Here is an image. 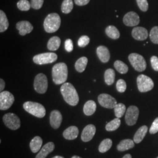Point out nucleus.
I'll return each mask as SVG.
<instances>
[{
    "label": "nucleus",
    "instance_id": "nucleus-1",
    "mask_svg": "<svg viewBox=\"0 0 158 158\" xmlns=\"http://www.w3.org/2000/svg\"><path fill=\"white\" fill-rule=\"evenodd\" d=\"M60 92L64 101L72 106H76L79 103L78 93L73 85L64 83L60 87Z\"/></svg>",
    "mask_w": 158,
    "mask_h": 158
},
{
    "label": "nucleus",
    "instance_id": "nucleus-2",
    "mask_svg": "<svg viewBox=\"0 0 158 158\" xmlns=\"http://www.w3.org/2000/svg\"><path fill=\"white\" fill-rule=\"evenodd\" d=\"M68 76V66L64 63H57L52 68V79L55 84L64 83Z\"/></svg>",
    "mask_w": 158,
    "mask_h": 158
},
{
    "label": "nucleus",
    "instance_id": "nucleus-3",
    "mask_svg": "<svg viewBox=\"0 0 158 158\" xmlns=\"http://www.w3.org/2000/svg\"><path fill=\"white\" fill-rule=\"evenodd\" d=\"M61 23L60 17L56 13H52L46 17L44 27L46 32L53 33L60 28Z\"/></svg>",
    "mask_w": 158,
    "mask_h": 158
},
{
    "label": "nucleus",
    "instance_id": "nucleus-4",
    "mask_svg": "<svg viewBox=\"0 0 158 158\" xmlns=\"http://www.w3.org/2000/svg\"><path fill=\"white\" fill-rule=\"evenodd\" d=\"M23 107L27 112L36 117L41 118L45 116V108L41 104L38 102H25L23 105Z\"/></svg>",
    "mask_w": 158,
    "mask_h": 158
},
{
    "label": "nucleus",
    "instance_id": "nucleus-5",
    "mask_svg": "<svg viewBox=\"0 0 158 158\" xmlns=\"http://www.w3.org/2000/svg\"><path fill=\"white\" fill-rule=\"evenodd\" d=\"M129 61L132 66L136 71L141 72L144 71L147 68V62L144 57L135 53H131L128 56Z\"/></svg>",
    "mask_w": 158,
    "mask_h": 158
},
{
    "label": "nucleus",
    "instance_id": "nucleus-6",
    "mask_svg": "<svg viewBox=\"0 0 158 158\" xmlns=\"http://www.w3.org/2000/svg\"><path fill=\"white\" fill-rule=\"evenodd\" d=\"M138 89L141 93L151 90L154 87V83L149 77L144 74L138 76L136 79Z\"/></svg>",
    "mask_w": 158,
    "mask_h": 158
},
{
    "label": "nucleus",
    "instance_id": "nucleus-7",
    "mask_svg": "<svg viewBox=\"0 0 158 158\" xmlns=\"http://www.w3.org/2000/svg\"><path fill=\"white\" fill-rule=\"evenodd\" d=\"M34 89L40 94H44L48 87V81L46 76L40 73L36 75L34 80Z\"/></svg>",
    "mask_w": 158,
    "mask_h": 158
},
{
    "label": "nucleus",
    "instance_id": "nucleus-8",
    "mask_svg": "<svg viewBox=\"0 0 158 158\" xmlns=\"http://www.w3.org/2000/svg\"><path fill=\"white\" fill-rule=\"evenodd\" d=\"M3 122L7 128L11 130H17L21 127V121L16 114L7 113L3 117Z\"/></svg>",
    "mask_w": 158,
    "mask_h": 158
},
{
    "label": "nucleus",
    "instance_id": "nucleus-9",
    "mask_svg": "<svg viewBox=\"0 0 158 158\" xmlns=\"http://www.w3.org/2000/svg\"><path fill=\"white\" fill-rule=\"evenodd\" d=\"M57 59V55L55 53H44L35 55L33 57L34 62L37 64H46L55 62Z\"/></svg>",
    "mask_w": 158,
    "mask_h": 158
},
{
    "label": "nucleus",
    "instance_id": "nucleus-10",
    "mask_svg": "<svg viewBox=\"0 0 158 158\" xmlns=\"http://www.w3.org/2000/svg\"><path fill=\"white\" fill-rule=\"evenodd\" d=\"M15 101L13 94L8 91H2L0 93V110H7L11 107Z\"/></svg>",
    "mask_w": 158,
    "mask_h": 158
},
{
    "label": "nucleus",
    "instance_id": "nucleus-11",
    "mask_svg": "<svg viewBox=\"0 0 158 158\" xmlns=\"http://www.w3.org/2000/svg\"><path fill=\"white\" fill-rule=\"evenodd\" d=\"M139 111L137 107L131 106L128 107L125 114V122L127 124L132 126L135 124L139 117Z\"/></svg>",
    "mask_w": 158,
    "mask_h": 158
},
{
    "label": "nucleus",
    "instance_id": "nucleus-12",
    "mask_svg": "<svg viewBox=\"0 0 158 158\" xmlns=\"http://www.w3.org/2000/svg\"><path fill=\"white\" fill-rule=\"evenodd\" d=\"M99 104L103 107L112 109L117 105V100L112 96L108 94H101L98 97Z\"/></svg>",
    "mask_w": 158,
    "mask_h": 158
},
{
    "label": "nucleus",
    "instance_id": "nucleus-13",
    "mask_svg": "<svg viewBox=\"0 0 158 158\" xmlns=\"http://www.w3.org/2000/svg\"><path fill=\"white\" fill-rule=\"evenodd\" d=\"M123 23L127 27L137 26L140 23V18L135 12H129L123 18Z\"/></svg>",
    "mask_w": 158,
    "mask_h": 158
},
{
    "label": "nucleus",
    "instance_id": "nucleus-14",
    "mask_svg": "<svg viewBox=\"0 0 158 158\" xmlns=\"http://www.w3.org/2000/svg\"><path fill=\"white\" fill-rule=\"evenodd\" d=\"M96 132V127L94 125L89 124L87 125L82 131L81 135V140L85 142L90 141L93 138Z\"/></svg>",
    "mask_w": 158,
    "mask_h": 158
},
{
    "label": "nucleus",
    "instance_id": "nucleus-15",
    "mask_svg": "<svg viewBox=\"0 0 158 158\" xmlns=\"http://www.w3.org/2000/svg\"><path fill=\"white\" fill-rule=\"evenodd\" d=\"M62 115L58 110L52 111L50 115V124L53 129H58L62 122Z\"/></svg>",
    "mask_w": 158,
    "mask_h": 158
},
{
    "label": "nucleus",
    "instance_id": "nucleus-16",
    "mask_svg": "<svg viewBox=\"0 0 158 158\" xmlns=\"http://www.w3.org/2000/svg\"><path fill=\"white\" fill-rule=\"evenodd\" d=\"M16 28L19 31V35L24 36L31 33L34 29V27L29 21H22L17 23Z\"/></svg>",
    "mask_w": 158,
    "mask_h": 158
},
{
    "label": "nucleus",
    "instance_id": "nucleus-17",
    "mask_svg": "<svg viewBox=\"0 0 158 158\" xmlns=\"http://www.w3.org/2000/svg\"><path fill=\"white\" fill-rule=\"evenodd\" d=\"M132 36L137 40H147L148 36V32L147 29L143 27H136L132 29Z\"/></svg>",
    "mask_w": 158,
    "mask_h": 158
},
{
    "label": "nucleus",
    "instance_id": "nucleus-18",
    "mask_svg": "<svg viewBox=\"0 0 158 158\" xmlns=\"http://www.w3.org/2000/svg\"><path fill=\"white\" fill-rule=\"evenodd\" d=\"M97 55L102 63H107L110 59V53L107 47L100 46L97 49Z\"/></svg>",
    "mask_w": 158,
    "mask_h": 158
},
{
    "label": "nucleus",
    "instance_id": "nucleus-19",
    "mask_svg": "<svg viewBox=\"0 0 158 158\" xmlns=\"http://www.w3.org/2000/svg\"><path fill=\"white\" fill-rule=\"evenodd\" d=\"M79 132V129L77 127L71 126L64 130L63 136L66 139L74 140L77 138Z\"/></svg>",
    "mask_w": 158,
    "mask_h": 158
},
{
    "label": "nucleus",
    "instance_id": "nucleus-20",
    "mask_svg": "<svg viewBox=\"0 0 158 158\" xmlns=\"http://www.w3.org/2000/svg\"><path fill=\"white\" fill-rule=\"evenodd\" d=\"M55 149V144L53 142H49L45 144L40 150L35 158H46Z\"/></svg>",
    "mask_w": 158,
    "mask_h": 158
},
{
    "label": "nucleus",
    "instance_id": "nucleus-21",
    "mask_svg": "<svg viewBox=\"0 0 158 158\" xmlns=\"http://www.w3.org/2000/svg\"><path fill=\"white\" fill-rule=\"evenodd\" d=\"M134 146H135V144H134V141L130 139H126L120 142L117 145V148L119 151L124 152L133 148Z\"/></svg>",
    "mask_w": 158,
    "mask_h": 158
},
{
    "label": "nucleus",
    "instance_id": "nucleus-22",
    "mask_svg": "<svg viewBox=\"0 0 158 158\" xmlns=\"http://www.w3.org/2000/svg\"><path fill=\"white\" fill-rule=\"evenodd\" d=\"M42 143H43V140L40 136H36L34 137L30 142V145H29L32 152L33 153L38 152L40 151V149L41 148Z\"/></svg>",
    "mask_w": 158,
    "mask_h": 158
},
{
    "label": "nucleus",
    "instance_id": "nucleus-23",
    "mask_svg": "<svg viewBox=\"0 0 158 158\" xmlns=\"http://www.w3.org/2000/svg\"><path fill=\"white\" fill-rule=\"evenodd\" d=\"M148 127L146 125L142 126L136 132L134 136V141L136 143H139L143 139L144 137L147 134Z\"/></svg>",
    "mask_w": 158,
    "mask_h": 158
},
{
    "label": "nucleus",
    "instance_id": "nucleus-24",
    "mask_svg": "<svg viewBox=\"0 0 158 158\" xmlns=\"http://www.w3.org/2000/svg\"><path fill=\"white\" fill-rule=\"evenodd\" d=\"M97 108L96 102L93 100H89L85 103L83 107V112L87 116H90L95 113Z\"/></svg>",
    "mask_w": 158,
    "mask_h": 158
},
{
    "label": "nucleus",
    "instance_id": "nucleus-25",
    "mask_svg": "<svg viewBox=\"0 0 158 158\" xmlns=\"http://www.w3.org/2000/svg\"><path fill=\"white\" fill-rule=\"evenodd\" d=\"M61 44V40L58 36H53L48 42V49L51 51L57 50Z\"/></svg>",
    "mask_w": 158,
    "mask_h": 158
},
{
    "label": "nucleus",
    "instance_id": "nucleus-26",
    "mask_svg": "<svg viewBox=\"0 0 158 158\" xmlns=\"http://www.w3.org/2000/svg\"><path fill=\"white\" fill-rule=\"evenodd\" d=\"M87 63H88V59L86 57H81L79 58V59L76 61L74 65L76 70L79 73L83 72L87 66Z\"/></svg>",
    "mask_w": 158,
    "mask_h": 158
},
{
    "label": "nucleus",
    "instance_id": "nucleus-27",
    "mask_svg": "<svg viewBox=\"0 0 158 158\" xmlns=\"http://www.w3.org/2000/svg\"><path fill=\"white\" fill-rule=\"evenodd\" d=\"M106 33L109 38L113 40H117L120 36V33L118 29L113 25H110L106 28Z\"/></svg>",
    "mask_w": 158,
    "mask_h": 158
},
{
    "label": "nucleus",
    "instance_id": "nucleus-28",
    "mask_svg": "<svg viewBox=\"0 0 158 158\" xmlns=\"http://www.w3.org/2000/svg\"><path fill=\"white\" fill-rule=\"evenodd\" d=\"M115 73L114 70L112 69H108L106 70L104 73V80L105 82L108 85H113L115 81Z\"/></svg>",
    "mask_w": 158,
    "mask_h": 158
},
{
    "label": "nucleus",
    "instance_id": "nucleus-29",
    "mask_svg": "<svg viewBox=\"0 0 158 158\" xmlns=\"http://www.w3.org/2000/svg\"><path fill=\"white\" fill-rule=\"evenodd\" d=\"M9 27V23L5 12L0 11V32H5Z\"/></svg>",
    "mask_w": 158,
    "mask_h": 158
},
{
    "label": "nucleus",
    "instance_id": "nucleus-30",
    "mask_svg": "<svg viewBox=\"0 0 158 158\" xmlns=\"http://www.w3.org/2000/svg\"><path fill=\"white\" fill-rule=\"evenodd\" d=\"M113 145V141L110 139H104L100 144L98 147L99 152L101 153H105L108 151Z\"/></svg>",
    "mask_w": 158,
    "mask_h": 158
},
{
    "label": "nucleus",
    "instance_id": "nucleus-31",
    "mask_svg": "<svg viewBox=\"0 0 158 158\" xmlns=\"http://www.w3.org/2000/svg\"><path fill=\"white\" fill-rule=\"evenodd\" d=\"M114 68L119 73L126 74L128 71V66L121 60H116L114 64Z\"/></svg>",
    "mask_w": 158,
    "mask_h": 158
},
{
    "label": "nucleus",
    "instance_id": "nucleus-32",
    "mask_svg": "<svg viewBox=\"0 0 158 158\" xmlns=\"http://www.w3.org/2000/svg\"><path fill=\"white\" fill-rule=\"evenodd\" d=\"M73 8L72 0H64L61 6V10L64 14H69Z\"/></svg>",
    "mask_w": 158,
    "mask_h": 158
},
{
    "label": "nucleus",
    "instance_id": "nucleus-33",
    "mask_svg": "<svg viewBox=\"0 0 158 158\" xmlns=\"http://www.w3.org/2000/svg\"><path fill=\"white\" fill-rule=\"evenodd\" d=\"M121 125V120L119 118L114 119L107 123L106 126V129L107 131H114L117 130Z\"/></svg>",
    "mask_w": 158,
    "mask_h": 158
},
{
    "label": "nucleus",
    "instance_id": "nucleus-34",
    "mask_svg": "<svg viewBox=\"0 0 158 158\" xmlns=\"http://www.w3.org/2000/svg\"><path fill=\"white\" fill-rule=\"evenodd\" d=\"M126 112V107L124 104L119 103L114 107V113L117 118H121Z\"/></svg>",
    "mask_w": 158,
    "mask_h": 158
},
{
    "label": "nucleus",
    "instance_id": "nucleus-35",
    "mask_svg": "<svg viewBox=\"0 0 158 158\" xmlns=\"http://www.w3.org/2000/svg\"><path fill=\"white\" fill-rule=\"evenodd\" d=\"M18 8L23 11H27L30 10L31 6L28 0H19L17 2Z\"/></svg>",
    "mask_w": 158,
    "mask_h": 158
},
{
    "label": "nucleus",
    "instance_id": "nucleus-36",
    "mask_svg": "<svg viewBox=\"0 0 158 158\" xmlns=\"http://www.w3.org/2000/svg\"><path fill=\"white\" fill-rule=\"evenodd\" d=\"M149 37L152 42L155 44H158V27H154L152 28L149 34Z\"/></svg>",
    "mask_w": 158,
    "mask_h": 158
},
{
    "label": "nucleus",
    "instance_id": "nucleus-37",
    "mask_svg": "<svg viewBox=\"0 0 158 158\" xmlns=\"http://www.w3.org/2000/svg\"><path fill=\"white\" fill-rule=\"evenodd\" d=\"M116 88L119 93H124L127 89V84L123 79H119L116 84Z\"/></svg>",
    "mask_w": 158,
    "mask_h": 158
},
{
    "label": "nucleus",
    "instance_id": "nucleus-38",
    "mask_svg": "<svg viewBox=\"0 0 158 158\" xmlns=\"http://www.w3.org/2000/svg\"><path fill=\"white\" fill-rule=\"evenodd\" d=\"M90 42V38L86 35L81 36L78 40V46L80 48H84Z\"/></svg>",
    "mask_w": 158,
    "mask_h": 158
},
{
    "label": "nucleus",
    "instance_id": "nucleus-39",
    "mask_svg": "<svg viewBox=\"0 0 158 158\" xmlns=\"http://www.w3.org/2000/svg\"><path fill=\"white\" fill-rule=\"evenodd\" d=\"M138 6L142 11L146 12L149 8V4L147 0H136Z\"/></svg>",
    "mask_w": 158,
    "mask_h": 158
},
{
    "label": "nucleus",
    "instance_id": "nucleus-40",
    "mask_svg": "<svg viewBox=\"0 0 158 158\" xmlns=\"http://www.w3.org/2000/svg\"><path fill=\"white\" fill-rule=\"evenodd\" d=\"M44 0H31V6L35 10H40L43 6Z\"/></svg>",
    "mask_w": 158,
    "mask_h": 158
},
{
    "label": "nucleus",
    "instance_id": "nucleus-41",
    "mask_svg": "<svg viewBox=\"0 0 158 158\" xmlns=\"http://www.w3.org/2000/svg\"><path fill=\"white\" fill-rule=\"evenodd\" d=\"M158 132V117L154 120L152 124L151 125L149 132L151 134H155Z\"/></svg>",
    "mask_w": 158,
    "mask_h": 158
},
{
    "label": "nucleus",
    "instance_id": "nucleus-42",
    "mask_svg": "<svg viewBox=\"0 0 158 158\" xmlns=\"http://www.w3.org/2000/svg\"><path fill=\"white\" fill-rule=\"evenodd\" d=\"M64 48L66 51L68 52H71L73 49V42L70 39L66 40L64 42Z\"/></svg>",
    "mask_w": 158,
    "mask_h": 158
},
{
    "label": "nucleus",
    "instance_id": "nucleus-43",
    "mask_svg": "<svg viewBox=\"0 0 158 158\" xmlns=\"http://www.w3.org/2000/svg\"><path fill=\"white\" fill-rule=\"evenodd\" d=\"M151 63L153 69L156 72H158V57L153 56L151 58Z\"/></svg>",
    "mask_w": 158,
    "mask_h": 158
},
{
    "label": "nucleus",
    "instance_id": "nucleus-44",
    "mask_svg": "<svg viewBox=\"0 0 158 158\" xmlns=\"http://www.w3.org/2000/svg\"><path fill=\"white\" fill-rule=\"evenodd\" d=\"M90 0H74V2L77 6H85L89 4Z\"/></svg>",
    "mask_w": 158,
    "mask_h": 158
},
{
    "label": "nucleus",
    "instance_id": "nucleus-45",
    "mask_svg": "<svg viewBox=\"0 0 158 158\" xmlns=\"http://www.w3.org/2000/svg\"><path fill=\"white\" fill-rule=\"evenodd\" d=\"M5 85H6V83L4 80L2 79H0V91L1 92H2L4 89Z\"/></svg>",
    "mask_w": 158,
    "mask_h": 158
},
{
    "label": "nucleus",
    "instance_id": "nucleus-46",
    "mask_svg": "<svg viewBox=\"0 0 158 158\" xmlns=\"http://www.w3.org/2000/svg\"><path fill=\"white\" fill-rule=\"evenodd\" d=\"M123 158H132V156L130 154H127Z\"/></svg>",
    "mask_w": 158,
    "mask_h": 158
},
{
    "label": "nucleus",
    "instance_id": "nucleus-47",
    "mask_svg": "<svg viewBox=\"0 0 158 158\" xmlns=\"http://www.w3.org/2000/svg\"><path fill=\"white\" fill-rule=\"evenodd\" d=\"M64 158L63 156H54L53 158Z\"/></svg>",
    "mask_w": 158,
    "mask_h": 158
},
{
    "label": "nucleus",
    "instance_id": "nucleus-48",
    "mask_svg": "<svg viewBox=\"0 0 158 158\" xmlns=\"http://www.w3.org/2000/svg\"><path fill=\"white\" fill-rule=\"evenodd\" d=\"M72 158H81V157H80L79 156H76V155H75V156H73V157Z\"/></svg>",
    "mask_w": 158,
    "mask_h": 158
},
{
    "label": "nucleus",
    "instance_id": "nucleus-49",
    "mask_svg": "<svg viewBox=\"0 0 158 158\" xmlns=\"http://www.w3.org/2000/svg\"></svg>",
    "mask_w": 158,
    "mask_h": 158
}]
</instances>
